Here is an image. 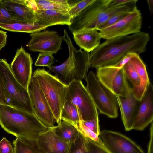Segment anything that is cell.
<instances>
[{"label": "cell", "mask_w": 153, "mask_h": 153, "mask_svg": "<svg viewBox=\"0 0 153 153\" xmlns=\"http://www.w3.org/2000/svg\"><path fill=\"white\" fill-rule=\"evenodd\" d=\"M150 39L148 33L140 32L106 39L91 52L90 68L114 66L128 53H144Z\"/></svg>", "instance_id": "6da1fadb"}, {"label": "cell", "mask_w": 153, "mask_h": 153, "mask_svg": "<svg viewBox=\"0 0 153 153\" xmlns=\"http://www.w3.org/2000/svg\"><path fill=\"white\" fill-rule=\"evenodd\" d=\"M110 0H94L76 16L71 19L68 29L72 34L89 29H96L117 13L130 12L137 7V0L114 7H109Z\"/></svg>", "instance_id": "7a4b0ae2"}, {"label": "cell", "mask_w": 153, "mask_h": 153, "mask_svg": "<svg viewBox=\"0 0 153 153\" xmlns=\"http://www.w3.org/2000/svg\"><path fill=\"white\" fill-rule=\"evenodd\" d=\"M0 125L6 132L16 137L35 140L50 129L34 114L2 104H0Z\"/></svg>", "instance_id": "3957f363"}, {"label": "cell", "mask_w": 153, "mask_h": 153, "mask_svg": "<svg viewBox=\"0 0 153 153\" xmlns=\"http://www.w3.org/2000/svg\"><path fill=\"white\" fill-rule=\"evenodd\" d=\"M63 37L68 48V58L60 65L51 66L48 72L54 73L57 76L61 74L59 79L68 85L73 81H82L85 78L90 68V54L81 48L78 50L74 47L66 29L64 30Z\"/></svg>", "instance_id": "277c9868"}, {"label": "cell", "mask_w": 153, "mask_h": 153, "mask_svg": "<svg viewBox=\"0 0 153 153\" xmlns=\"http://www.w3.org/2000/svg\"><path fill=\"white\" fill-rule=\"evenodd\" d=\"M33 76L36 79L47 101L57 125L62 121V114L66 102L68 85L58 76L51 74L44 69L38 68Z\"/></svg>", "instance_id": "5b68a950"}, {"label": "cell", "mask_w": 153, "mask_h": 153, "mask_svg": "<svg viewBox=\"0 0 153 153\" xmlns=\"http://www.w3.org/2000/svg\"><path fill=\"white\" fill-rule=\"evenodd\" d=\"M0 78L10 106L34 114L28 90L17 81L4 59H0Z\"/></svg>", "instance_id": "8992f818"}, {"label": "cell", "mask_w": 153, "mask_h": 153, "mask_svg": "<svg viewBox=\"0 0 153 153\" xmlns=\"http://www.w3.org/2000/svg\"><path fill=\"white\" fill-rule=\"evenodd\" d=\"M85 79L86 88L99 112L109 118H117L119 106L116 96L100 82L93 71L89 72Z\"/></svg>", "instance_id": "52a82bcc"}, {"label": "cell", "mask_w": 153, "mask_h": 153, "mask_svg": "<svg viewBox=\"0 0 153 153\" xmlns=\"http://www.w3.org/2000/svg\"><path fill=\"white\" fill-rule=\"evenodd\" d=\"M66 101H70L76 106L82 120L98 118L97 109L82 81H73L68 85Z\"/></svg>", "instance_id": "ba28073f"}, {"label": "cell", "mask_w": 153, "mask_h": 153, "mask_svg": "<svg viewBox=\"0 0 153 153\" xmlns=\"http://www.w3.org/2000/svg\"><path fill=\"white\" fill-rule=\"evenodd\" d=\"M96 77L104 86L116 96L125 97L131 88L123 67L112 66L97 68Z\"/></svg>", "instance_id": "9c48e42d"}, {"label": "cell", "mask_w": 153, "mask_h": 153, "mask_svg": "<svg viewBox=\"0 0 153 153\" xmlns=\"http://www.w3.org/2000/svg\"><path fill=\"white\" fill-rule=\"evenodd\" d=\"M142 24L140 11L135 8L112 25L100 30L102 38L106 40L140 33Z\"/></svg>", "instance_id": "30bf717a"}, {"label": "cell", "mask_w": 153, "mask_h": 153, "mask_svg": "<svg viewBox=\"0 0 153 153\" xmlns=\"http://www.w3.org/2000/svg\"><path fill=\"white\" fill-rule=\"evenodd\" d=\"M28 91L35 115L47 128L54 127L55 121L52 112L37 80L33 76Z\"/></svg>", "instance_id": "8fae6325"}, {"label": "cell", "mask_w": 153, "mask_h": 153, "mask_svg": "<svg viewBox=\"0 0 153 153\" xmlns=\"http://www.w3.org/2000/svg\"><path fill=\"white\" fill-rule=\"evenodd\" d=\"M99 137L110 153H144L133 141L120 133L104 130Z\"/></svg>", "instance_id": "7c38bea8"}, {"label": "cell", "mask_w": 153, "mask_h": 153, "mask_svg": "<svg viewBox=\"0 0 153 153\" xmlns=\"http://www.w3.org/2000/svg\"><path fill=\"white\" fill-rule=\"evenodd\" d=\"M31 39L26 46L30 51L56 54L61 49L63 36L56 31L48 30L31 33Z\"/></svg>", "instance_id": "4fadbf2b"}, {"label": "cell", "mask_w": 153, "mask_h": 153, "mask_svg": "<svg viewBox=\"0 0 153 153\" xmlns=\"http://www.w3.org/2000/svg\"><path fill=\"white\" fill-rule=\"evenodd\" d=\"M33 61L30 55L22 46L16 50L15 56L10 65L11 71L18 82L28 90L32 76Z\"/></svg>", "instance_id": "5bb4252c"}, {"label": "cell", "mask_w": 153, "mask_h": 153, "mask_svg": "<svg viewBox=\"0 0 153 153\" xmlns=\"http://www.w3.org/2000/svg\"><path fill=\"white\" fill-rule=\"evenodd\" d=\"M153 120V86L150 83L141 99L132 129L143 131Z\"/></svg>", "instance_id": "9a60e30c"}, {"label": "cell", "mask_w": 153, "mask_h": 153, "mask_svg": "<svg viewBox=\"0 0 153 153\" xmlns=\"http://www.w3.org/2000/svg\"><path fill=\"white\" fill-rule=\"evenodd\" d=\"M37 140L45 153H68L71 144L59 136L53 128L40 134Z\"/></svg>", "instance_id": "2e32d148"}, {"label": "cell", "mask_w": 153, "mask_h": 153, "mask_svg": "<svg viewBox=\"0 0 153 153\" xmlns=\"http://www.w3.org/2000/svg\"><path fill=\"white\" fill-rule=\"evenodd\" d=\"M121 117L125 130L132 129L134 120L137 114L140 101L135 98L132 88L126 97L116 96Z\"/></svg>", "instance_id": "e0dca14e"}, {"label": "cell", "mask_w": 153, "mask_h": 153, "mask_svg": "<svg viewBox=\"0 0 153 153\" xmlns=\"http://www.w3.org/2000/svg\"><path fill=\"white\" fill-rule=\"evenodd\" d=\"M68 12L38 9L34 12L35 23L46 27L56 25H66L69 26L71 23V18Z\"/></svg>", "instance_id": "ac0fdd59"}, {"label": "cell", "mask_w": 153, "mask_h": 153, "mask_svg": "<svg viewBox=\"0 0 153 153\" xmlns=\"http://www.w3.org/2000/svg\"><path fill=\"white\" fill-rule=\"evenodd\" d=\"M13 16L21 23L34 25V12L26 4L24 0H1Z\"/></svg>", "instance_id": "d6986e66"}, {"label": "cell", "mask_w": 153, "mask_h": 153, "mask_svg": "<svg viewBox=\"0 0 153 153\" xmlns=\"http://www.w3.org/2000/svg\"><path fill=\"white\" fill-rule=\"evenodd\" d=\"M137 73L140 80L139 86L132 91L133 95L139 101H140L148 85L150 83L145 64L139 54L134 53L129 61Z\"/></svg>", "instance_id": "ffe728a7"}, {"label": "cell", "mask_w": 153, "mask_h": 153, "mask_svg": "<svg viewBox=\"0 0 153 153\" xmlns=\"http://www.w3.org/2000/svg\"><path fill=\"white\" fill-rule=\"evenodd\" d=\"M98 31L91 29L79 32L73 34V39L80 48L90 53L100 44L102 38Z\"/></svg>", "instance_id": "44dd1931"}, {"label": "cell", "mask_w": 153, "mask_h": 153, "mask_svg": "<svg viewBox=\"0 0 153 153\" xmlns=\"http://www.w3.org/2000/svg\"><path fill=\"white\" fill-rule=\"evenodd\" d=\"M14 153H45L37 140L17 137L13 142Z\"/></svg>", "instance_id": "7402d4cb"}, {"label": "cell", "mask_w": 153, "mask_h": 153, "mask_svg": "<svg viewBox=\"0 0 153 153\" xmlns=\"http://www.w3.org/2000/svg\"><path fill=\"white\" fill-rule=\"evenodd\" d=\"M53 128L59 136L71 143L76 140L79 133L75 127L63 120L59 125L55 126Z\"/></svg>", "instance_id": "603a6c76"}, {"label": "cell", "mask_w": 153, "mask_h": 153, "mask_svg": "<svg viewBox=\"0 0 153 153\" xmlns=\"http://www.w3.org/2000/svg\"><path fill=\"white\" fill-rule=\"evenodd\" d=\"M61 118L72 125L78 129L82 119L79 110L76 105L70 101H66L63 109Z\"/></svg>", "instance_id": "cb8c5ba5"}, {"label": "cell", "mask_w": 153, "mask_h": 153, "mask_svg": "<svg viewBox=\"0 0 153 153\" xmlns=\"http://www.w3.org/2000/svg\"><path fill=\"white\" fill-rule=\"evenodd\" d=\"M0 28L11 32H18L32 33L39 32L47 27L36 23L31 25L27 23H16L10 24H0Z\"/></svg>", "instance_id": "d4e9b609"}, {"label": "cell", "mask_w": 153, "mask_h": 153, "mask_svg": "<svg viewBox=\"0 0 153 153\" xmlns=\"http://www.w3.org/2000/svg\"><path fill=\"white\" fill-rule=\"evenodd\" d=\"M68 153H90L88 140L80 132L76 140L71 143Z\"/></svg>", "instance_id": "484cf974"}, {"label": "cell", "mask_w": 153, "mask_h": 153, "mask_svg": "<svg viewBox=\"0 0 153 153\" xmlns=\"http://www.w3.org/2000/svg\"><path fill=\"white\" fill-rule=\"evenodd\" d=\"M123 68L126 78L130 80L133 86L132 89L134 90L137 88L140 84V79L129 61L123 65Z\"/></svg>", "instance_id": "4316f807"}, {"label": "cell", "mask_w": 153, "mask_h": 153, "mask_svg": "<svg viewBox=\"0 0 153 153\" xmlns=\"http://www.w3.org/2000/svg\"><path fill=\"white\" fill-rule=\"evenodd\" d=\"M94 1V0H80L70 6L68 12L71 19L76 16Z\"/></svg>", "instance_id": "83f0119b"}, {"label": "cell", "mask_w": 153, "mask_h": 153, "mask_svg": "<svg viewBox=\"0 0 153 153\" xmlns=\"http://www.w3.org/2000/svg\"><path fill=\"white\" fill-rule=\"evenodd\" d=\"M16 23H21L13 16L4 3L0 0V24H10Z\"/></svg>", "instance_id": "f1b7e54d"}, {"label": "cell", "mask_w": 153, "mask_h": 153, "mask_svg": "<svg viewBox=\"0 0 153 153\" xmlns=\"http://www.w3.org/2000/svg\"><path fill=\"white\" fill-rule=\"evenodd\" d=\"M54 62V58L53 54L42 52L39 54L34 65L36 66H45L49 68Z\"/></svg>", "instance_id": "f546056e"}, {"label": "cell", "mask_w": 153, "mask_h": 153, "mask_svg": "<svg viewBox=\"0 0 153 153\" xmlns=\"http://www.w3.org/2000/svg\"><path fill=\"white\" fill-rule=\"evenodd\" d=\"M87 139L88 142L90 153H110L103 145L100 138L98 142H95L88 138Z\"/></svg>", "instance_id": "4dcf8cb0"}, {"label": "cell", "mask_w": 153, "mask_h": 153, "mask_svg": "<svg viewBox=\"0 0 153 153\" xmlns=\"http://www.w3.org/2000/svg\"><path fill=\"white\" fill-rule=\"evenodd\" d=\"M78 130L87 138L95 142H98L100 140L99 135L86 127L82 120L79 125Z\"/></svg>", "instance_id": "1f68e13d"}, {"label": "cell", "mask_w": 153, "mask_h": 153, "mask_svg": "<svg viewBox=\"0 0 153 153\" xmlns=\"http://www.w3.org/2000/svg\"><path fill=\"white\" fill-rule=\"evenodd\" d=\"M130 13L121 12L114 15L100 26L98 28V30L100 31L112 25L125 17Z\"/></svg>", "instance_id": "d6a6232c"}, {"label": "cell", "mask_w": 153, "mask_h": 153, "mask_svg": "<svg viewBox=\"0 0 153 153\" xmlns=\"http://www.w3.org/2000/svg\"><path fill=\"white\" fill-rule=\"evenodd\" d=\"M82 122L86 127L99 135L100 131L98 118H94L86 121L82 120Z\"/></svg>", "instance_id": "836d02e7"}, {"label": "cell", "mask_w": 153, "mask_h": 153, "mask_svg": "<svg viewBox=\"0 0 153 153\" xmlns=\"http://www.w3.org/2000/svg\"><path fill=\"white\" fill-rule=\"evenodd\" d=\"M50 3L48 5L38 7V9L52 10L68 11L69 6L59 4L53 2L50 0Z\"/></svg>", "instance_id": "e575fe53"}, {"label": "cell", "mask_w": 153, "mask_h": 153, "mask_svg": "<svg viewBox=\"0 0 153 153\" xmlns=\"http://www.w3.org/2000/svg\"><path fill=\"white\" fill-rule=\"evenodd\" d=\"M0 153H14L11 143L5 137L0 141Z\"/></svg>", "instance_id": "d590c367"}, {"label": "cell", "mask_w": 153, "mask_h": 153, "mask_svg": "<svg viewBox=\"0 0 153 153\" xmlns=\"http://www.w3.org/2000/svg\"><path fill=\"white\" fill-rule=\"evenodd\" d=\"M134 1V0H110L108 7H114L120 6L132 2Z\"/></svg>", "instance_id": "8d00e7d4"}, {"label": "cell", "mask_w": 153, "mask_h": 153, "mask_svg": "<svg viewBox=\"0 0 153 153\" xmlns=\"http://www.w3.org/2000/svg\"><path fill=\"white\" fill-rule=\"evenodd\" d=\"M153 123H151L150 129V139L148 147L147 153H153Z\"/></svg>", "instance_id": "74e56055"}, {"label": "cell", "mask_w": 153, "mask_h": 153, "mask_svg": "<svg viewBox=\"0 0 153 153\" xmlns=\"http://www.w3.org/2000/svg\"><path fill=\"white\" fill-rule=\"evenodd\" d=\"M7 32L0 30V51L6 45L7 42Z\"/></svg>", "instance_id": "f35d334b"}, {"label": "cell", "mask_w": 153, "mask_h": 153, "mask_svg": "<svg viewBox=\"0 0 153 153\" xmlns=\"http://www.w3.org/2000/svg\"><path fill=\"white\" fill-rule=\"evenodd\" d=\"M0 104L10 106L6 100L0 78Z\"/></svg>", "instance_id": "ab89813d"}, {"label": "cell", "mask_w": 153, "mask_h": 153, "mask_svg": "<svg viewBox=\"0 0 153 153\" xmlns=\"http://www.w3.org/2000/svg\"><path fill=\"white\" fill-rule=\"evenodd\" d=\"M26 5L34 12L38 10L37 5L35 0H24Z\"/></svg>", "instance_id": "60d3db41"}, {"label": "cell", "mask_w": 153, "mask_h": 153, "mask_svg": "<svg viewBox=\"0 0 153 153\" xmlns=\"http://www.w3.org/2000/svg\"><path fill=\"white\" fill-rule=\"evenodd\" d=\"M53 2L59 4L69 5L68 0H51Z\"/></svg>", "instance_id": "b9f144b4"}, {"label": "cell", "mask_w": 153, "mask_h": 153, "mask_svg": "<svg viewBox=\"0 0 153 153\" xmlns=\"http://www.w3.org/2000/svg\"><path fill=\"white\" fill-rule=\"evenodd\" d=\"M147 3L149 7L150 14L152 15L153 12V0H148Z\"/></svg>", "instance_id": "7bdbcfd3"}]
</instances>
